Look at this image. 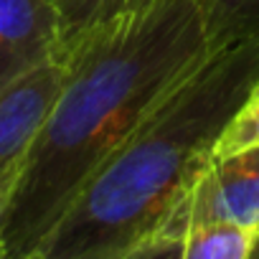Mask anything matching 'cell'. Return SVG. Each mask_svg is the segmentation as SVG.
I'll list each match as a JSON object with an SVG mask.
<instances>
[{
  "label": "cell",
  "instance_id": "obj_6",
  "mask_svg": "<svg viewBox=\"0 0 259 259\" xmlns=\"http://www.w3.org/2000/svg\"><path fill=\"white\" fill-rule=\"evenodd\" d=\"M153 0H51L59 31V61L64 64L92 33Z\"/></svg>",
  "mask_w": 259,
  "mask_h": 259
},
{
  "label": "cell",
  "instance_id": "obj_4",
  "mask_svg": "<svg viewBox=\"0 0 259 259\" xmlns=\"http://www.w3.org/2000/svg\"><path fill=\"white\" fill-rule=\"evenodd\" d=\"M49 61H59L51 0H0V89Z\"/></svg>",
  "mask_w": 259,
  "mask_h": 259
},
{
  "label": "cell",
  "instance_id": "obj_7",
  "mask_svg": "<svg viewBox=\"0 0 259 259\" xmlns=\"http://www.w3.org/2000/svg\"><path fill=\"white\" fill-rule=\"evenodd\" d=\"M256 236V229L229 221L198 224L173 244L170 259H251Z\"/></svg>",
  "mask_w": 259,
  "mask_h": 259
},
{
  "label": "cell",
  "instance_id": "obj_1",
  "mask_svg": "<svg viewBox=\"0 0 259 259\" xmlns=\"http://www.w3.org/2000/svg\"><path fill=\"white\" fill-rule=\"evenodd\" d=\"M201 0H153L92 33L23 158L3 229L6 259H36L89 181L208 54Z\"/></svg>",
  "mask_w": 259,
  "mask_h": 259
},
{
  "label": "cell",
  "instance_id": "obj_2",
  "mask_svg": "<svg viewBox=\"0 0 259 259\" xmlns=\"http://www.w3.org/2000/svg\"><path fill=\"white\" fill-rule=\"evenodd\" d=\"M259 81V33L211 46L89 181L36 259H130Z\"/></svg>",
  "mask_w": 259,
  "mask_h": 259
},
{
  "label": "cell",
  "instance_id": "obj_3",
  "mask_svg": "<svg viewBox=\"0 0 259 259\" xmlns=\"http://www.w3.org/2000/svg\"><path fill=\"white\" fill-rule=\"evenodd\" d=\"M211 221L259 231V145L211 158L130 259H170L173 244L188 229Z\"/></svg>",
  "mask_w": 259,
  "mask_h": 259
},
{
  "label": "cell",
  "instance_id": "obj_9",
  "mask_svg": "<svg viewBox=\"0 0 259 259\" xmlns=\"http://www.w3.org/2000/svg\"><path fill=\"white\" fill-rule=\"evenodd\" d=\"M254 145H259V81L249 92L244 104L236 109V114L231 117L226 130L221 133V138L213 148V158L231 155V153H239V150H246Z\"/></svg>",
  "mask_w": 259,
  "mask_h": 259
},
{
  "label": "cell",
  "instance_id": "obj_8",
  "mask_svg": "<svg viewBox=\"0 0 259 259\" xmlns=\"http://www.w3.org/2000/svg\"><path fill=\"white\" fill-rule=\"evenodd\" d=\"M211 46L259 33V0H201Z\"/></svg>",
  "mask_w": 259,
  "mask_h": 259
},
{
  "label": "cell",
  "instance_id": "obj_10",
  "mask_svg": "<svg viewBox=\"0 0 259 259\" xmlns=\"http://www.w3.org/2000/svg\"><path fill=\"white\" fill-rule=\"evenodd\" d=\"M23 160H16L6 168H0V259H6L3 254V229H6V219H8V208L18 186V176H21Z\"/></svg>",
  "mask_w": 259,
  "mask_h": 259
},
{
  "label": "cell",
  "instance_id": "obj_5",
  "mask_svg": "<svg viewBox=\"0 0 259 259\" xmlns=\"http://www.w3.org/2000/svg\"><path fill=\"white\" fill-rule=\"evenodd\" d=\"M66 66L49 61L0 89V168L23 160L61 89Z\"/></svg>",
  "mask_w": 259,
  "mask_h": 259
}]
</instances>
